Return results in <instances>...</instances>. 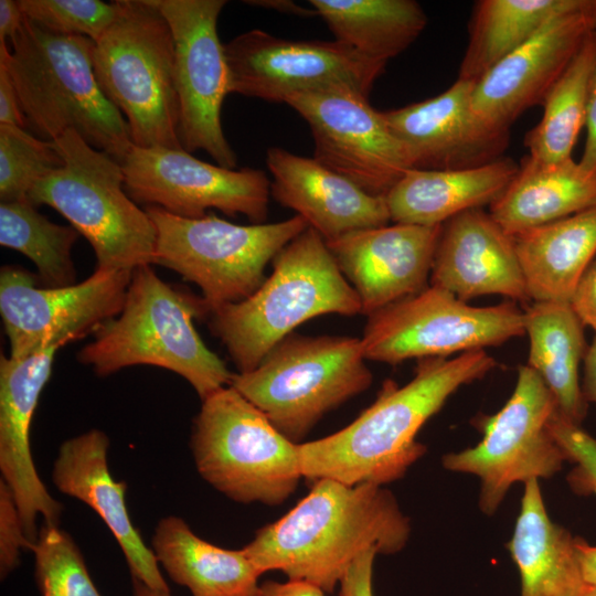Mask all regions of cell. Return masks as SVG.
Here are the masks:
<instances>
[{
	"label": "cell",
	"mask_w": 596,
	"mask_h": 596,
	"mask_svg": "<svg viewBox=\"0 0 596 596\" xmlns=\"http://www.w3.org/2000/svg\"><path fill=\"white\" fill-rule=\"evenodd\" d=\"M586 141L578 164L586 172L596 171V71L590 88L587 116H586Z\"/></svg>",
	"instance_id": "43"
},
{
	"label": "cell",
	"mask_w": 596,
	"mask_h": 596,
	"mask_svg": "<svg viewBox=\"0 0 596 596\" xmlns=\"http://www.w3.org/2000/svg\"><path fill=\"white\" fill-rule=\"evenodd\" d=\"M273 272L244 300L209 311L213 336L237 372L254 370L283 339L309 319L362 315L360 299L340 272L324 238L311 227L273 259Z\"/></svg>",
	"instance_id": "5"
},
{
	"label": "cell",
	"mask_w": 596,
	"mask_h": 596,
	"mask_svg": "<svg viewBox=\"0 0 596 596\" xmlns=\"http://www.w3.org/2000/svg\"><path fill=\"white\" fill-rule=\"evenodd\" d=\"M174 41V78L182 149L203 150L216 164L235 169L237 157L226 140L221 110L230 93V72L217 32L225 0H153Z\"/></svg>",
	"instance_id": "13"
},
{
	"label": "cell",
	"mask_w": 596,
	"mask_h": 596,
	"mask_svg": "<svg viewBox=\"0 0 596 596\" xmlns=\"http://www.w3.org/2000/svg\"><path fill=\"white\" fill-rule=\"evenodd\" d=\"M570 304L584 326L596 333V256L581 277Z\"/></svg>",
	"instance_id": "40"
},
{
	"label": "cell",
	"mask_w": 596,
	"mask_h": 596,
	"mask_svg": "<svg viewBox=\"0 0 596 596\" xmlns=\"http://www.w3.org/2000/svg\"><path fill=\"white\" fill-rule=\"evenodd\" d=\"M595 71L596 31H593L546 95L541 120L526 132L524 146L529 156L547 162L572 158L586 124Z\"/></svg>",
	"instance_id": "33"
},
{
	"label": "cell",
	"mask_w": 596,
	"mask_h": 596,
	"mask_svg": "<svg viewBox=\"0 0 596 596\" xmlns=\"http://www.w3.org/2000/svg\"><path fill=\"white\" fill-rule=\"evenodd\" d=\"M132 596H171L170 590L155 589L132 578Z\"/></svg>",
	"instance_id": "49"
},
{
	"label": "cell",
	"mask_w": 596,
	"mask_h": 596,
	"mask_svg": "<svg viewBox=\"0 0 596 596\" xmlns=\"http://www.w3.org/2000/svg\"><path fill=\"white\" fill-rule=\"evenodd\" d=\"M524 333V312L514 301L475 307L429 285L369 315L361 343L365 360L395 365L485 350Z\"/></svg>",
	"instance_id": "11"
},
{
	"label": "cell",
	"mask_w": 596,
	"mask_h": 596,
	"mask_svg": "<svg viewBox=\"0 0 596 596\" xmlns=\"http://www.w3.org/2000/svg\"><path fill=\"white\" fill-rule=\"evenodd\" d=\"M429 285L466 302L486 295L530 300L514 237L482 209L441 225Z\"/></svg>",
	"instance_id": "22"
},
{
	"label": "cell",
	"mask_w": 596,
	"mask_h": 596,
	"mask_svg": "<svg viewBox=\"0 0 596 596\" xmlns=\"http://www.w3.org/2000/svg\"><path fill=\"white\" fill-rule=\"evenodd\" d=\"M145 210L156 227L152 265L195 284L207 313L254 294L266 279L267 265L308 227L298 215L275 223L240 225L213 214L187 219L158 206Z\"/></svg>",
	"instance_id": "10"
},
{
	"label": "cell",
	"mask_w": 596,
	"mask_h": 596,
	"mask_svg": "<svg viewBox=\"0 0 596 596\" xmlns=\"http://www.w3.org/2000/svg\"><path fill=\"white\" fill-rule=\"evenodd\" d=\"M24 14L19 1L0 0V43H7L20 29Z\"/></svg>",
	"instance_id": "45"
},
{
	"label": "cell",
	"mask_w": 596,
	"mask_h": 596,
	"mask_svg": "<svg viewBox=\"0 0 596 596\" xmlns=\"http://www.w3.org/2000/svg\"><path fill=\"white\" fill-rule=\"evenodd\" d=\"M596 206V171H584L573 158L547 162L526 156L490 215L514 236Z\"/></svg>",
	"instance_id": "26"
},
{
	"label": "cell",
	"mask_w": 596,
	"mask_h": 596,
	"mask_svg": "<svg viewBox=\"0 0 596 596\" xmlns=\"http://www.w3.org/2000/svg\"><path fill=\"white\" fill-rule=\"evenodd\" d=\"M63 159L54 142L23 127L0 124V201L28 199L32 187L60 168Z\"/></svg>",
	"instance_id": "35"
},
{
	"label": "cell",
	"mask_w": 596,
	"mask_h": 596,
	"mask_svg": "<svg viewBox=\"0 0 596 596\" xmlns=\"http://www.w3.org/2000/svg\"><path fill=\"white\" fill-rule=\"evenodd\" d=\"M31 551L42 596H102L79 549L58 525L44 524Z\"/></svg>",
	"instance_id": "36"
},
{
	"label": "cell",
	"mask_w": 596,
	"mask_h": 596,
	"mask_svg": "<svg viewBox=\"0 0 596 596\" xmlns=\"http://www.w3.org/2000/svg\"><path fill=\"white\" fill-rule=\"evenodd\" d=\"M496 365L486 350L417 360L408 383L386 381L377 398L348 426L298 445L302 478L350 486L397 480L426 451L416 440L423 425L459 387L482 379Z\"/></svg>",
	"instance_id": "2"
},
{
	"label": "cell",
	"mask_w": 596,
	"mask_h": 596,
	"mask_svg": "<svg viewBox=\"0 0 596 596\" xmlns=\"http://www.w3.org/2000/svg\"><path fill=\"white\" fill-rule=\"evenodd\" d=\"M584 374L582 381V391L587 403L596 404V334L588 345L583 361Z\"/></svg>",
	"instance_id": "46"
},
{
	"label": "cell",
	"mask_w": 596,
	"mask_h": 596,
	"mask_svg": "<svg viewBox=\"0 0 596 596\" xmlns=\"http://www.w3.org/2000/svg\"><path fill=\"white\" fill-rule=\"evenodd\" d=\"M376 555L374 550H369L355 558L339 583L340 596H373L372 576Z\"/></svg>",
	"instance_id": "41"
},
{
	"label": "cell",
	"mask_w": 596,
	"mask_h": 596,
	"mask_svg": "<svg viewBox=\"0 0 596 596\" xmlns=\"http://www.w3.org/2000/svg\"><path fill=\"white\" fill-rule=\"evenodd\" d=\"M519 168L511 158L462 170H408L385 195L391 221L424 226L493 203Z\"/></svg>",
	"instance_id": "25"
},
{
	"label": "cell",
	"mask_w": 596,
	"mask_h": 596,
	"mask_svg": "<svg viewBox=\"0 0 596 596\" xmlns=\"http://www.w3.org/2000/svg\"><path fill=\"white\" fill-rule=\"evenodd\" d=\"M31 550L10 488L0 481V575L6 578L20 563L21 550Z\"/></svg>",
	"instance_id": "39"
},
{
	"label": "cell",
	"mask_w": 596,
	"mask_h": 596,
	"mask_svg": "<svg viewBox=\"0 0 596 596\" xmlns=\"http://www.w3.org/2000/svg\"><path fill=\"white\" fill-rule=\"evenodd\" d=\"M119 4L118 17L95 41L96 79L125 117L134 146L182 149L171 29L153 0Z\"/></svg>",
	"instance_id": "7"
},
{
	"label": "cell",
	"mask_w": 596,
	"mask_h": 596,
	"mask_svg": "<svg viewBox=\"0 0 596 596\" xmlns=\"http://www.w3.org/2000/svg\"><path fill=\"white\" fill-rule=\"evenodd\" d=\"M334 40L387 63L421 35L427 17L414 0H310Z\"/></svg>",
	"instance_id": "31"
},
{
	"label": "cell",
	"mask_w": 596,
	"mask_h": 596,
	"mask_svg": "<svg viewBox=\"0 0 596 596\" xmlns=\"http://www.w3.org/2000/svg\"><path fill=\"white\" fill-rule=\"evenodd\" d=\"M151 550L168 576L192 596H257L262 575L244 549L220 547L170 515L156 526Z\"/></svg>",
	"instance_id": "28"
},
{
	"label": "cell",
	"mask_w": 596,
	"mask_h": 596,
	"mask_svg": "<svg viewBox=\"0 0 596 596\" xmlns=\"http://www.w3.org/2000/svg\"><path fill=\"white\" fill-rule=\"evenodd\" d=\"M0 124L26 128L17 91L3 64H0Z\"/></svg>",
	"instance_id": "42"
},
{
	"label": "cell",
	"mask_w": 596,
	"mask_h": 596,
	"mask_svg": "<svg viewBox=\"0 0 596 596\" xmlns=\"http://www.w3.org/2000/svg\"><path fill=\"white\" fill-rule=\"evenodd\" d=\"M520 512L508 543L521 579V596H578L583 578L576 538L554 523L538 479L524 483Z\"/></svg>",
	"instance_id": "27"
},
{
	"label": "cell",
	"mask_w": 596,
	"mask_h": 596,
	"mask_svg": "<svg viewBox=\"0 0 596 596\" xmlns=\"http://www.w3.org/2000/svg\"><path fill=\"white\" fill-rule=\"evenodd\" d=\"M206 316L202 297L164 283L151 265L137 267L121 311L94 333L77 360L99 376L141 364L162 368L185 379L202 401L233 376L194 327Z\"/></svg>",
	"instance_id": "4"
},
{
	"label": "cell",
	"mask_w": 596,
	"mask_h": 596,
	"mask_svg": "<svg viewBox=\"0 0 596 596\" xmlns=\"http://www.w3.org/2000/svg\"><path fill=\"white\" fill-rule=\"evenodd\" d=\"M365 361L361 338L292 332L254 370L233 373L230 385L301 444L323 415L371 386Z\"/></svg>",
	"instance_id": "8"
},
{
	"label": "cell",
	"mask_w": 596,
	"mask_h": 596,
	"mask_svg": "<svg viewBox=\"0 0 596 596\" xmlns=\"http://www.w3.org/2000/svg\"><path fill=\"white\" fill-rule=\"evenodd\" d=\"M556 411L555 400L540 375L521 365L511 397L482 422V439L475 447L445 455L443 466L477 476L480 510L492 515L514 483L551 478L567 461L547 426Z\"/></svg>",
	"instance_id": "12"
},
{
	"label": "cell",
	"mask_w": 596,
	"mask_h": 596,
	"mask_svg": "<svg viewBox=\"0 0 596 596\" xmlns=\"http://www.w3.org/2000/svg\"><path fill=\"white\" fill-rule=\"evenodd\" d=\"M244 2L251 6L273 9L288 14L301 17H310L316 14L313 9H306L304 7L297 6L294 1L290 0H251Z\"/></svg>",
	"instance_id": "48"
},
{
	"label": "cell",
	"mask_w": 596,
	"mask_h": 596,
	"mask_svg": "<svg viewBox=\"0 0 596 596\" xmlns=\"http://www.w3.org/2000/svg\"><path fill=\"white\" fill-rule=\"evenodd\" d=\"M319 586L297 579L266 581L259 585L257 596H326Z\"/></svg>",
	"instance_id": "44"
},
{
	"label": "cell",
	"mask_w": 596,
	"mask_h": 596,
	"mask_svg": "<svg viewBox=\"0 0 596 596\" xmlns=\"http://www.w3.org/2000/svg\"><path fill=\"white\" fill-rule=\"evenodd\" d=\"M128 195L181 217L200 219L210 209L252 224L268 214L270 181L258 169H228L183 149L132 146L121 162Z\"/></svg>",
	"instance_id": "16"
},
{
	"label": "cell",
	"mask_w": 596,
	"mask_h": 596,
	"mask_svg": "<svg viewBox=\"0 0 596 596\" xmlns=\"http://www.w3.org/2000/svg\"><path fill=\"white\" fill-rule=\"evenodd\" d=\"M584 1H477L457 79L477 83L500 61L532 38L550 19L578 8Z\"/></svg>",
	"instance_id": "32"
},
{
	"label": "cell",
	"mask_w": 596,
	"mask_h": 596,
	"mask_svg": "<svg viewBox=\"0 0 596 596\" xmlns=\"http://www.w3.org/2000/svg\"><path fill=\"white\" fill-rule=\"evenodd\" d=\"M25 18L62 35H81L97 41L120 11L119 1L18 0Z\"/></svg>",
	"instance_id": "37"
},
{
	"label": "cell",
	"mask_w": 596,
	"mask_h": 596,
	"mask_svg": "<svg viewBox=\"0 0 596 596\" xmlns=\"http://www.w3.org/2000/svg\"><path fill=\"white\" fill-rule=\"evenodd\" d=\"M298 445L231 385L202 400L191 434L201 477L241 503L278 505L294 493L302 478Z\"/></svg>",
	"instance_id": "9"
},
{
	"label": "cell",
	"mask_w": 596,
	"mask_h": 596,
	"mask_svg": "<svg viewBox=\"0 0 596 596\" xmlns=\"http://www.w3.org/2000/svg\"><path fill=\"white\" fill-rule=\"evenodd\" d=\"M131 273L96 269L81 283L43 287L25 269L3 266L0 313L10 356L22 359L94 334L121 311Z\"/></svg>",
	"instance_id": "14"
},
{
	"label": "cell",
	"mask_w": 596,
	"mask_h": 596,
	"mask_svg": "<svg viewBox=\"0 0 596 596\" xmlns=\"http://www.w3.org/2000/svg\"><path fill=\"white\" fill-rule=\"evenodd\" d=\"M547 426L566 460L574 464L566 478L570 488L576 494H596V438L562 417L557 411Z\"/></svg>",
	"instance_id": "38"
},
{
	"label": "cell",
	"mask_w": 596,
	"mask_h": 596,
	"mask_svg": "<svg viewBox=\"0 0 596 596\" xmlns=\"http://www.w3.org/2000/svg\"><path fill=\"white\" fill-rule=\"evenodd\" d=\"M523 312L530 341L526 365L550 390L558 414L581 426L588 404L578 373L588 349L584 323L570 301H532Z\"/></svg>",
	"instance_id": "30"
},
{
	"label": "cell",
	"mask_w": 596,
	"mask_h": 596,
	"mask_svg": "<svg viewBox=\"0 0 596 596\" xmlns=\"http://www.w3.org/2000/svg\"><path fill=\"white\" fill-rule=\"evenodd\" d=\"M596 31V0L550 19L532 38L500 61L472 91L475 111L509 129L526 109L543 104L585 38Z\"/></svg>",
	"instance_id": "18"
},
{
	"label": "cell",
	"mask_w": 596,
	"mask_h": 596,
	"mask_svg": "<svg viewBox=\"0 0 596 596\" xmlns=\"http://www.w3.org/2000/svg\"><path fill=\"white\" fill-rule=\"evenodd\" d=\"M473 82L457 79L439 95L382 111L412 169L462 170L502 158L510 130L482 119L471 104Z\"/></svg>",
	"instance_id": "19"
},
{
	"label": "cell",
	"mask_w": 596,
	"mask_h": 596,
	"mask_svg": "<svg viewBox=\"0 0 596 596\" xmlns=\"http://www.w3.org/2000/svg\"><path fill=\"white\" fill-rule=\"evenodd\" d=\"M0 64L9 72L26 128L53 141L66 130L120 163L132 148L128 124L103 93L94 72L95 42L51 32L24 17Z\"/></svg>",
	"instance_id": "3"
},
{
	"label": "cell",
	"mask_w": 596,
	"mask_h": 596,
	"mask_svg": "<svg viewBox=\"0 0 596 596\" xmlns=\"http://www.w3.org/2000/svg\"><path fill=\"white\" fill-rule=\"evenodd\" d=\"M60 349L51 347L22 359H0L1 480L14 497L31 550L39 536L38 517L46 525H58L62 511L35 469L30 444L32 418Z\"/></svg>",
	"instance_id": "21"
},
{
	"label": "cell",
	"mask_w": 596,
	"mask_h": 596,
	"mask_svg": "<svg viewBox=\"0 0 596 596\" xmlns=\"http://www.w3.org/2000/svg\"><path fill=\"white\" fill-rule=\"evenodd\" d=\"M230 93L284 103L294 94L349 86L369 96L386 63L338 42L249 30L224 44Z\"/></svg>",
	"instance_id": "15"
},
{
	"label": "cell",
	"mask_w": 596,
	"mask_h": 596,
	"mask_svg": "<svg viewBox=\"0 0 596 596\" xmlns=\"http://www.w3.org/2000/svg\"><path fill=\"white\" fill-rule=\"evenodd\" d=\"M409 534V519L383 486L323 478L243 549L262 574L280 571L331 593L363 552L395 554Z\"/></svg>",
	"instance_id": "1"
},
{
	"label": "cell",
	"mask_w": 596,
	"mask_h": 596,
	"mask_svg": "<svg viewBox=\"0 0 596 596\" xmlns=\"http://www.w3.org/2000/svg\"><path fill=\"white\" fill-rule=\"evenodd\" d=\"M532 301H570L596 256V206L513 236Z\"/></svg>",
	"instance_id": "29"
},
{
	"label": "cell",
	"mask_w": 596,
	"mask_h": 596,
	"mask_svg": "<svg viewBox=\"0 0 596 596\" xmlns=\"http://www.w3.org/2000/svg\"><path fill=\"white\" fill-rule=\"evenodd\" d=\"M53 142L63 164L39 180L28 200L57 211L88 241L96 269L132 272L152 265L156 227L128 195L121 163L74 130Z\"/></svg>",
	"instance_id": "6"
},
{
	"label": "cell",
	"mask_w": 596,
	"mask_h": 596,
	"mask_svg": "<svg viewBox=\"0 0 596 596\" xmlns=\"http://www.w3.org/2000/svg\"><path fill=\"white\" fill-rule=\"evenodd\" d=\"M266 164L272 174L270 195L326 242L391 221L385 196L365 192L313 158L270 147Z\"/></svg>",
	"instance_id": "23"
},
{
	"label": "cell",
	"mask_w": 596,
	"mask_h": 596,
	"mask_svg": "<svg viewBox=\"0 0 596 596\" xmlns=\"http://www.w3.org/2000/svg\"><path fill=\"white\" fill-rule=\"evenodd\" d=\"M108 447V437L99 429L65 440L54 460L53 482L62 493L86 503L100 517L119 544L132 578L169 590L151 547L130 519L125 499L127 486L109 471Z\"/></svg>",
	"instance_id": "24"
},
{
	"label": "cell",
	"mask_w": 596,
	"mask_h": 596,
	"mask_svg": "<svg viewBox=\"0 0 596 596\" xmlns=\"http://www.w3.org/2000/svg\"><path fill=\"white\" fill-rule=\"evenodd\" d=\"M79 233L41 214L28 199L0 203V245L30 258L43 287L76 284L72 248Z\"/></svg>",
	"instance_id": "34"
},
{
	"label": "cell",
	"mask_w": 596,
	"mask_h": 596,
	"mask_svg": "<svg viewBox=\"0 0 596 596\" xmlns=\"http://www.w3.org/2000/svg\"><path fill=\"white\" fill-rule=\"evenodd\" d=\"M441 225H384L349 233L327 245L369 316L429 286Z\"/></svg>",
	"instance_id": "20"
},
{
	"label": "cell",
	"mask_w": 596,
	"mask_h": 596,
	"mask_svg": "<svg viewBox=\"0 0 596 596\" xmlns=\"http://www.w3.org/2000/svg\"><path fill=\"white\" fill-rule=\"evenodd\" d=\"M576 549L585 583L596 585V545L576 538Z\"/></svg>",
	"instance_id": "47"
},
{
	"label": "cell",
	"mask_w": 596,
	"mask_h": 596,
	"mask_svg": "<svg viewBox=\"0 0 596 596\" xmlns=\"http://www.w3.org/2000/svg\"><path fill=\"white\" fill-rule=\"evenodd\" d=\"M578 596H596V585L587 584Z\"/></svg>",
	"instance_id": "50"
},
{
	"label": "cell",
	"mask_w": 596,
	"mask_h": 596,
	"mask_svg": "<svg viewBox=\"0 0 596 596\" xmlns=\"http://www.w3.org/2000/svg\"><path fill=\"white\" fill-rule=\"evenodd\" d=\"M284 104L308 124L313 159L365 192L385 196L412 169L407 152L368 96L349 86L297 93Z\"/></svg>",
	"instance_id": "17"
}]
</instances>
